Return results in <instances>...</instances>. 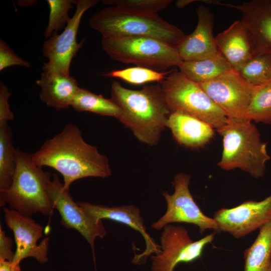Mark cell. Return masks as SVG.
Instances as JSON below:
<instances>
[{
	"mask_svg": "<svg viewBox=\"0 0 271 271\" xmlns=\"http://www.w3.org/2000/svg\"><path fill=\"white\" fill-rule=\"evenodd\" d=\"M169 128L180 144L190 148L201 147L213 137V128L206 122L193 116L179 112H172L169 116Z\"/></svg>",
	"mask_w": 271,
	"mask_h": 271,
	"instance_id": "cell-20",
	"label": "cell"
},
{
	"mask_svg": "<svg viewBox=\"0 0 271 271\" xmlns=\"http://www.w3.org/2000/svg\"><path fill=\"white\" fill-rule=\"evenodd\" d=\"M246 118L251 121L271 124V81L253 87Z\"/></svg>",
	"mask_w": 271,
	"mask_h": 271,
	"instance_id": "cell-26",
	"label": "cell"
},
{
	"mask_svg": "<svg viewBox=\"0 0 271 271\" xmlns=\"http://www.w3.org/2000/svg\"><path fill=\"white\" fill-rule=\"evenodd\" d=\"M0 271H21L19 265H15L12 261L0 260Z\"/></svg>",
	"mask_w": 271,
	"mask_h": 271,
	"instance_id": "cell-33",
	"label": "cell"
},
{
	"mask_svg": "<svg viewBox=\"0 0 271 271\" xmlns=\"http://www.w3.org/2000/svg\"><path fill=\"white\" fill-rule=\"evenodd\" d=\"M252 86L271 81V54H255L237 71Z\"/></svg>",
	"mask_w": 271,
	"mask_h": 271,
	"instance_id": "cell-25",
	"label": "cell"
},
{
	"mask_svg": "<svg viewBox=\"0 0 271 271\" xmlns=\"http://www.w3.org/2000/svg\"><path fill=\"white\" fill-rule=\"evenodd\" d=\"M178 67L181 73L198 84L213 80L233 69L220 53L206 59L183 61Z\"/></svg>",
	"mask_w": 271,
	"mask_h": 271,
	"instance_id": "cell-21",
	"label": "cell"
},
{
	"mask_svg": "<svg viewBox=\"0 0 271 271\" xmlns=\"http://www.w3.org/2000/svg\"><path fill=\"white\" fill-rule=\"evenodd\" d=\"M159 84L171 112L193 116L217 130L227 122L225 113L200 85L179 70H171Z\"/></svg>",
	"mask_w": 271,
	"mask_h": 271,
	"instance_id": "cell-6",
	"label": "cell"
},
{
	"mask_svg": "<svg viewBox=\"0 0 271 271\" xmlns=\"http://www.w3.org/2000/svg\"><path fill=\"white\" fill-rule=\"evenodd\" d=\"M171 70L160 72L148 68L136 66L113 70L104 75L119 78L130 84L140 85L152 82L160 83Z\"/></svg>",
	"mask_w": 271,
	"mask_h": 271,
	"instance_id": "cell-28",
	"label": "cell"
},
{
	"mask_svg": "<svg viewBox=\"0 0 271 271\" xmlns=\"http://www.w3.org/2000/svg\"><path fill=\"white\" fill-rule=\"evenodd\" d=\"M71 106L77 111H88L117 119L121 114L120 108L111 98H106L102 95L96 94L81 87L75 95Z\"/></svg>",
	"mask_w": 271,
	"mask_h": 271,
	"instance_id": "cell-24",
	"label": "cell"
},
{
	"mask_svg": "<svg viewBox=\"0 0 271 271\" xmlns=\"http://www.w3.org/2000/svg\"><path fill=\"white\" fill-rule=\"evenodd\" d=\"M213 218L219 232L236 238L245 236L271 220V194L259 201L247 200L233 208H221Z\"/></svg>",
	"mask_w": 271,
	"mask_h": 271,
	"instance_id": "cell-14",
	"label": "cell"
},
{
	"mask_svg": "<svg viewBox=\"0 0 271 271\" xmlns=\"http://www.w3.org/2000/svg\"><path fill=\"white\" fill-rule=\"evenodd\" d=\"M8 122L0 124V193L11 186L16 171L17 149L13 142V132Z\"/></svg>",
	"mask_w": 271,
	"mask_h": 271,
	"instance_id": "cell-23",
	"label": "cell"
},
{
	"mask_svg": "<svg viewBox=\"0 0 271 271\" xmlns=\"http://www.w3.org/2000/svg\"><path fill=\"white\" fill-rule=\"evenodd\" d=\"M88 24L102 38L126 36L150 37L176 48L185 33L164 20L158 13L110 6L94 14Z\"/></svg>",
	"mask_w": 271,
	"mask_h": 271,
	"instance_id": "cell-3",
	"label": "cell"
},
{
	"mask_svg": "<svg viewBox=\"0 0 271 271\" xmlns=\"http://www.w3.org/2000/svg\"><path fill=\"white\" fill-rule=\"evenodd\" d=\"M210 98L224 111L228 119L244 120L253 86L232 69L208 82L199 84Z\"/></svg>",
	"mask_w": 271,
	"mask_h": 271,
	"instance_id": "cell-12",
	"label": "cell"
},
{
	"mask_svg": "<svg viewBox=\"0 0 271 271\" xmlns=\"http://www.w3.org/2000/svg\"><path fill=\"white\" fill-rule=\"evenodd\" d=\"M222 137L223 150L217 165L225 170L239 169L252 177H262L266 163L270 159L267 143L261 141L260 134L252 121L228 119L217 130Z\"/></svg>",
	"mask_w": 271,
	"mask_h": 271,
	"instance_id": "cell-5",
	"label": "cell"
},
{
	"mask_svg": "<svg viewBox=\"0 0 271 271\" xmlns=\"http://www.w3.org/2000/svg\"><path fill=\"white\" fill-rule=\"evenodd\" d=\"M12 95L8 87L0 83V124L14 119V114L10 108L9 98Z\"/></svg>",
	"mask_w": 271,
	"mask_h": 271,
	"instance_id": "cell-31",
	"label": "cell"
},
{
	"mask_svg": "<svg viewBox=\"0 0 271 271\" xmlns=\"http://www.w3.org/2000/svg\"><path fill=\"white\" fill-rule=\"evenodd\" d=\"M5 222L14 233L16 250L12 261L15 265L28 257H33L41 263L48 262L50 238L45 237L39 244L44 227L32 217L22 214L8 208H3Z\"/></svg>",
	"mask_w": 271,
	"mask_h": 271,
	"instance_id": "cell-13",
	"label": "cell"
},
{
	"mask_svg": "<svg viewBox=\"0 0 271 271\" xmlns=\"http://www.w3.org/2000/svg\"><path fill=\"white\" fill-rule=\"evenodd\" d=\"M30 68L29 62L19 57L2 39H0V71L12 66Z\"/></svg>",
	"mask_w": 271,
	"mask_h": 271,
	"instance_id": "cell-30",
	"label": "cell"
},
{
	"mask_svg": "<svg viewBox=\"0 0 271 271\" xmlns=\"http://www.w3.org/2000/svg\"><path fill=\"white\" fill-rule=\"evenodd\" d=\"M41 167L52 168L63 177V187L69 190L72 183L86 177L104 178L111 175L108 159L97 147L87 143L75 124H67L32 154Z\"/></svg>",
	"mask_w": 271,
	"mask_h": 271,
	"instance_id": "cell-1",
	"label": "cell"
},
{
	"mask_svg": "<svg viewBox=\"0 0 271 271\" xmlns=\"http://www.w3.org/2000/svg\"><path fill=\"white\" fill-rule=\"evenodd\" d=\"M196 1L193 0H180L176 2V6L178 8H182Z\"/></svg>",
	"mask_w": 271,
	"mask_h": 271,
	"instance_id": "cell-34",
	"label": "cell"
},
{
	"mask_svg": "<svg viewBox=\"0 0 271 271\" xmlns=\"http://www.w3.org/2000/svg\"><path fill=\"white\" fill-rule=\"evenodd\" d=\"M101 46L114 60L160 72L179 67L183 61L175 48L150 37L102 38Z\"/></svg>",
	"mask_w": 271,
	"mask_h": 271,
	"instance_id": "cell-7",
	"label": "cell"
},
{
	"mask_svg": "<svg viewBox=\"0 0 271 271\" xmlns=\"http://www.w3.org/2000/svg\"><path fill=\"white\" fill-rule=\"evenodd\" d=\"M41 90L42 102L57 110L68 108L80 87L70 74L43 71L36 81Z\"/></svg>",
	"mask_w": 271,
	"mask_h": 271,
	"instance_id": "cell-19",
	"label": "cell"
},
{
	"mask_svg": "<svg viewBox=\"0 0 271 271\" xmlns=\"http://www.w3.org/2000/svg\"><path fill=\"white\" fill-rule=\"evenodd\" d=\"M98 2V0L76 1L75 12L63 32L54 33L43 43L42 52L48 61L44 63L43 71L70 74L72 60L84 43V41L77 43L76 40L82 17Z\"/></svg>",
	"mask_w": 271,
	"mask_h": 271,
	"instance_id": "cell-11",
	"label": "cell"
},
{
	"mask_svg": "<svg viewBox=\"0 0 271 271\" xmlns=\"http://www.w3.org/2000/svg\"><path fill=\"white\" fill-rule=\"evenodd\" d=\"M163 229L160 238L161 252L151 256V271H174L180 263L196 260L214 238L213 233L194 241L183 226L168 224Z\"/></svg>",
	"mask_w": 271,
	"mask_h": 271,
	"instance_id": "cell-9",
	"label": "cell"
},
{
	"mask_svg": "<svg viewBox=\"0 0 271 271\" xmlns=\"http://www.w3.org/2000/svg\"><path fill=\"white\" fill-rule=\"evenodd\" d=\"M47 190L54 209L61 216V224L77 230L85 238L91 247L95 262V240L97 237L103 238L107 233L102 220L92 217L73 200L57 174L48 182Z\"/></svg>",
	"mask_w": 271,
	"mask_h": 271,
	"instance_id": "cell-10",
	"label": "cell"
},
{
	"mask_svg": "<svg viewBox=\"0 0 271 271\" xmlns=\"http://www.w3.org/2000/svg\"><path fill=\"white\" fill-rule=\"evenodd\" d=\"M171 0H104L102 3L109 6H120L140 11L158 13L166 9Z\"/></svg>",
	"mask_w": 271,
	"mask_h": 271,
	"instance_id": "cell-29",
	"label": "cell"
},
{
	"mask_svg": "<svg viewBox=\"0 0 271 271\" xmlns=\"http://www.w3.org/2000/svg\"><path fill=\"white\" fill-rule=\"evenodd\" d=\"M49 8V20L44 32L47 39L54 33L65 28L70 20L68 13L76 5L75 0H47Z\"/></svg>",
	"mask_w": 271,
	"mask_h": 271,
	"instance_id": "cell-27",
	"label": "cell"
},
{
	"mask_svg": "<svg viewBox=\"0 0 271 271\" xmlns=\"http://www.w3.org/2000/svg\"><path fill=\"white\" fill-rule=\"evenodd\" d=\"M12 239L7 236L0 225V260L12 261L15 252L12 250Z\"/></svg>",
	"mask_w": 271,
	"mask_h": 271,
	"instance_id": "cell-32",
	"label": "cell"
},
{
	"mask_svg": "<svg viewBox=\"0 0 271 271\" xmlns=\"http://www.w3.org/2000/svg\"><path fill=\"white\" fill-rule=\"evenodd\" d=\"M259 229L253 243L244 251V271H271V220Z\"/></svg>",
	"mask_w": 271,
	"mask_h": 271,
	"instance_id": "cell-22",
	"label": "cell"
},
{
	"mask_svg": "<svg viewBox=\"0 0 271 271\" xmlns=\"http://www.w3.org/2000/svg\"><path fill=\"white\" fill-rule=\"evenodd\" d=\"M190 180L189 175L182 172L174 176V193L170 194L164 192L162 194L167 203V210L152 224V228L159 230L168 224L183 222L197 226L201 234L208 229L219 232L214 218L205 215L195 202L189 190Z\"/></svg>",
	"mask_w": 271,
	"mask_h": 271,
	"instance_id": "cell-8",
	"label": "cell"
},
{
	"mask_svg": "<svg viewBox=\"0 0 271 271\" xmlns=\"http://www.w3.org/2000/svg\"><path fill=\"white\" fill-rule=\"evenodd\" d=\"M110 93V98L121 110L119 121L141 143L156 146L171 113L160 84L133 90L114 81Z\"/></svg>",
	"mask_w": 271,
	"mask_h": 271,
	"instance_id": "cell-2",
	"label": "cell"
},
{
	"mask_svg": "<svg viewBox=\"0 0 271 271\" xmlns=\"http://www.w3.org/2000/svg\"><path fill=\"white\" fill-rule=\"evenodd\" d=\"M196 11L198 22L195 29L175 48L183 61L206 59L219 54L213 33V14L203 6H199Z\"/></svg>",
	"mask_w": 271,
	"mask_h": 271,
	"instance_id": "cell-16",
	"label": "cell"
},
{
	"mask_svg": "<svg viewBox=\"0 0 271 271\" xmlns=\"http://www.w3.org/2000/svg\"><path fill=\"white\" fill-rule=\"evenodd\" d=\"M242 14L241 21L253 37L255 54H271V0H251L241 4L220 3Z\"/></svg>",
	"mask_w": 271,
	"mask_h": 271,
	"instance_id": "cell-17",
	"label": "cell"
},
{
	"mask_svg": "<svg viewBox=\"0 0 271 271\" xmlns=\"http://www.w3.org/2000/svg\"><path fill=\"white\" fill-rule=\"evenodd\" d=\"M52 176L33 161L32 154L17 149L16 171L10 187L0 193V206L32 217L40 213L51 216L53 212L47 186Z\"/></svg>",
	"mask_w": 271,
	"mask_h": 271,
	"instance_id": "cell-4",
	"label": "cell"
},
{
	"mask_svg": "<svg viewBox=\"0 0 271 271\" xmlns=\"http://www.w3.org/2000/svg\"><path fill=\"white\" fill-rule=\"evenodd\" d=\"M77 202L94 218L98 220L110 219L126 225L141 233L145 241L146 248L143 252L134 254L132 260L133 263L143 264L151 255L161 252L160 245L158 244L147 231L140 209L134 205L109 207L87 202Z\"/></svg>",
	"mask_w": 271,
	"mask_h": 271,
	"instance_id": "cell-15",
	"label": "cell"
},
{
	"mask_svg": "<svg viewBox=\"0 0 271 271\" xmlns=\"http://www.w3.org/2000/svg\"><path fill=\"white\" fill-rule=\"evenodd\" d=\"M215 41L219 53L236 71L255 54L252 36L241 20L219 33Z\"/></svg>",
	"mask_w": 271,
	"mask_h": 271,
	"instance_id": "cell-18",
	"label": "cell"
}]
</instances>
